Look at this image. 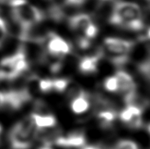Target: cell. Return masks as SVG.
<instances>
[{
	"mask_svg": "<svg viewBox=\"0 0 150 149\" xmlns=\"http://www.w3.org/2000/svg\"><path fill=\"white\" fill-rule=\"evenodd\" d=\"M97 117L100 120L101 127L104 128H108L112 125L117 118V114L115 110L107 108L100 111Z\"/></svg>",
	"mask_w": 150,
	"mask_h": 149,
	"instance_id": "obj_14",
	"label": "cell"
},
{
	"mask_svg": "<svg viewBox=\"0 0 150 149\" xmlns=\"http://www.w3.org/2000/svg\"><path fill=\"white\" fill-rule=\"evenodd\" d=\"M142 112L143 109L140 107L129 104L120 113V119L128 128L131 129H139L143 124Z\"/></svg>",
	"mask_w": 150,
	"mask_h": 149,
	"instance_id": "obj_6",
	"label": "cell"
},
{
	"mask_svg": "<svg viewBox=\"0 0 150 149\" xmlns=\"http://www.w3.org/2000/svg\"><path fill=\"white\" fill-rule=\"evenodd\" d=\"M141 16V8L137 4L130 2H118L114 6L109 21L115 26L137 31L144 27Z\"/></svg>",
	"mask_w": 150,
	"mask_h": 149,
	"instance_id": "obj_1",
	"label": "cell"
},
{
	"mask_svg": "<svg viewBox=\"0 0 150 149\" xmlns=\"http://www.w3.org/2000/svg\"><path fill=\"white\" fill-rule=\"evenodd\" d=\"M83 149H102L100 147H96V146H88L83 148Z\"/></svg>",
	"mask_w": 150,
	"mask_h": 149,
	"instance_id": "obj_22",
	"label": "cell"
},
{
	"mask_svg": "<svg viewBox=\"0 0 150 149\" xmlns=\"http://www.w3.org/2000/svg\"><path fill=\"white\" fill-rule=\"evenodd\" d=\"M27 55L24 49L20 47L18 52L6 56L0 61V80H13L28 70Z\"/></svg>",
	"mask_w": 150,
	"mask_h": 149,
	"instance_id": "obj_4",
	"label": "cell"
},
{
	"mask_svg": "<svg viewBox=\"0 0 150 149\" xmlns=\"http://www.w3.org/2000/svg\"><path fill=\"white\" fill-rule=\"evenodd\" d=\"M86 143L85 137L80 132H73L66 136L56 138L55 143L62 148H80Z\"/></svg>",
	"mask_w": 150,
	"mask_h": 149,
	"instance_id": "obj_10",
	"label": "cell"
},
{
	"mask_svg": "<svg viewBox=\"0 0 150 149\" xmlns=\"http://www.w3.org/2000/svg\"><path fill=\"white\" fill-rule=\"evenodd\" d=\"M69 84H70V81L65 78L53 79V91L63 92L67 90Z\"/></svg>",
	"mask_w": 150,
	"mask_h": 149,
	"instance_id": "obj_15",
	"label": "cell"
},
{
	"mask_svg": "<svg viewBox=\"0 0 150 149\" xmlns=\"http://www.w3.org/2000/svg\"><path fill=\"white\" fill-rule=\"evenodd\" d=\"M48 43L47 46V52L50 55L55 58H62L71 52V45L67 41L57 35L56 34L51 32L47 38Z\"/></svg>",
	"mask_w": 150,
	"mask_h": 149,
	"instance_id": "obj_8",
	"label": "cell"
},
{
	"mask_svg": "<svg viewBox=\"0 0 150 149\" xmlns=\"http://www.w3.org/2000/svg\"><path fill=\"white\" fill-rule=\"evenodd\" d=\"M104 87L108 91L117 92L118 91V83H117V79L116 76H113L108 77L107 79L104 80Z\"/></svg>",
	"mask_w": 150,
	"mask_h": 149,
	"instance_id": "obj_16",
	"label": "cell"
},
{
	"mask_svg": "<svg viewBox=\"0 0 150 149\" xmlns=\"http://www.w3.org/2000/svg\"><path fill=\"white\" fill-rule=\"evenodd\" d=\"M113 149H139V147L132 140H122L116 144Z\"/></svg>",
	"mask_w": 150,
	"mask_h": 149,
	"instance_id": "obj_18",
	"label": "cell"
},
{
	"mask_svg": "<svg viewBox=\"0 0 150 149\" xmlns=\"http://www.w3.org/2000/svg\"><path fill=\"white\" fill-rule=\"evenodd\" d=\"M31 117L39 129L52 128L56 124V119L52 115H40L34 113L31 115Z\"/></svg>",
	"mask_w": 150,
	"mask_h": 149,
	"instance_id": "obj_13",
	"label": "cell"
},
{
	"mask_svg": "<svg viewBox=\"0 0 150 149\" xmlns=\"http://www.w3.org/2000/svg\"><path fill=\"white\" fill-rule=\"evenodd\" d=\"M102 52L92 55H87L81 58L79 63V70L83 74H92L97 71L99 62L101 58Z\"/></svg>",
	"mask_w": 150,
	"mask_h": 149,
	"instance_id": "obj_11",
	"label": "cell"
},
{
	"mask_svg": "<svg viewBox=\"0 0 150 149\" xmlns=\"http://www.w3.org/2000/svg\"><path fill=\"white\" fill-rule=\"evenodd\" d=\"M3 106H4V96L3 91H0V107Z\"/></svg>",
	"mask_w": 150,
	"mask_h": 149,
	"instance_id": "obj_21",
	"label": "cell"
},
{
	"mask_svg": "<svg viewBox=\"0 0 150 149\" xmlns=\"http://www.w3.org/2000/svg\"><path fill=\"white\" fill-rule=\"evenodd\" d=\"M102 1H108V0H102Z\"/></svg>",
	"mask_w": 150,
	"mask_h": 149,
	"instance_id": "obj_25",
	"label": "cell"
},
{
	"mask_svg": "<svg viewBox=\"0 0 150 149\" xmlns=\"http://www.w3.org/2000/svg\"><path fill=\"white\" fill-rule=\"evenodd\" d=\"M133 47L131 41L118 39V38H106L104 41V52H107L109 59L117 65L124 64L129 53Z\"/></svg>",
	"mask_w": 150,
	"mask_h": 149,
	"instance_id": "obj_5",
	"label": "cell"
},
{
	"mask_svg": "<svg viewBox=\"0 0 150 149\" xmlns=\"http://www.w3.org/2000/svg\"><path fill=\"white\" fill-rule=\"evenodd\" d=\"M1 131H2V128H1V126H0V133H1Z\"/></svg>",
	"mask_w": 150,
	"mask_h": 149,
	"instance_id": "obj_24",
	"label": "cell"
},
{
	"mask_svg": "<svg viewBox=\"0 0 150 149\" xmlns=\"http://www.w3.org/2000/svg\"><path fill=\"white\" fill-rule=\"evenodd\" d=\"M89 107H90V103H89L88 94L85 91L73 98L72 102L71 104L72 112L76 114L85 112L88 110Z\"/></svg>",
	"mask_w": 150,
	"mask_h": 149,
	"instance_id": "obj_12",
	"label": "cell"
},
{
	"mask_svg": "<svg viewBox=\"0 0 150 149\" xmlns=\"http://www.w3.org/2000/svg\"><path fill=\"white\" fill-rule=\"evenodd\" d=\"M6 34H7V30H6V23L3 20V18L0 16V47L4 43Z\"/></svg>",
	"mask_w": 150,
	"mask_h": 149,
	"instance_id": "obj_19",
	"label": "cell"
},
{
	"mask_svg": "<svg viewBox=\"0 0 150 149\" xmlns=\"http://www.w3.org/2000/svg\"><path fill=\"white\" fill-rule=\"evenodd\" d=\"M38 87L43 92H49L53 91V79H39Z\"/></svg>",
	"mask_w": 150,
	"mask_h": 149,
	"instance_id": "obj_17",
	"label": "cell"
},
{
	"mask_svg": "<svg viewBox=\"0 0 150 149\" xmlns=\"http://www.w3.org/2000/svg\"><path fill=\"white\" fill-rule=\"evenodd\" d=\"M9 4L13 18L21 30L39 24L44 18L43 13L27 0H10Z\"/></svg>",
	"mask_w": 150,
	"mask_h": 149,
	"instance_id": "obj_2",
	"label": "cell"
},
{
	"mask_svg": "<svg viewBox=\"0 0 150 149\" xmlns=\"http://www.w3.org/2000/svg\"><path fill=\"white\" fill-rule=\"evenodd\" d=\"M147 35H148V37L150 39V28L148 30V32H147Z\"/></svg>",
	"mask_w": 150,
	"mask_h": 149,
	"instance_id": "obj_23",
	"label": "cell"
},
{
	"mask_svg": "<svg viewBox=\"0 0 150 149\" xmlns=\"http://www.w3.org/2000/svg\"><path fill=\"white\" fill-rule=\"evenodd\" d=\"M86 0H65L67 5H70V6H80Z\"/></svg>",
	"mask_w": 150,
	"mask_h": 149,
	"instance_id": "obj_20",
	"label": "cell"
},
{
	"mask_svg": "<svg viewBox=\"0 0 150 149\" xmlns=\"http://www.w3.org/2000/svg\"><path fill=\"white\" fill-rule=\"evenodd\" d=\"M93 23L92 18L88 14H77L69 18V26L79 36L84 37L86 30Z\"/></svg>",
	"mask_w": 150,
	"mask_h": 149,
	"instance_id": "obj_9",
	"label": "cell"
},
{
	"mask_svg": "<svg viewBox=\"0 0 150 149\" xmlns=\"http://www.w3.org/2000/svg\"><path fill=\"white\" fill-rule=\"evenodd\" d=\"M4 106L12 110H18L25 103L31 100V93L28 88L22 90H11L3 92Z\"/></svg>",
	"mask_w": 150,
	"mask_h": 149,
	"instance_id": "obj_7",
	"label": "cell"
},
{
	"mask_svg": "<svg viewBox=\"0 0 150 149\" xmlns=\"http://www.w3.org/2000/svg\"><path fill=\"white\" fill-rule=\"evenodd\" d=\"M37 128L31 116L18 122L10 133L12 149H29L37 136Z\"/></svg>",
	"mask_w": 150,
	"mask_h": 149,
	"instance_id": "obj_3",
	"label": "cell"
}]
</instances>
